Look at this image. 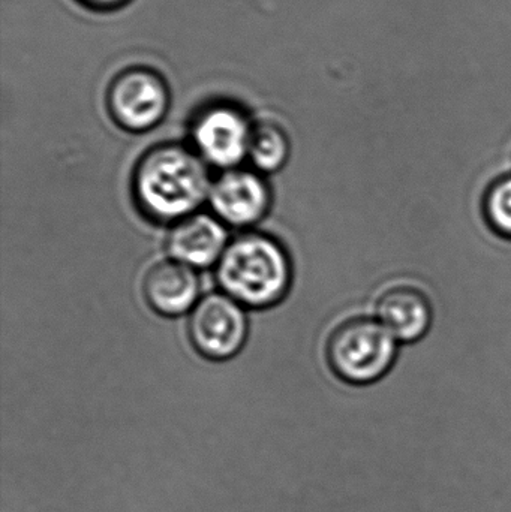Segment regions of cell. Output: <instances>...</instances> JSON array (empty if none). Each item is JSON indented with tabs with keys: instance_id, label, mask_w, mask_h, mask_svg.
I'll use <instances>...</instances> for the list:
<instances>
[{
	"instance_id": "obj_1",
	"label": "cell",
	"mask_w": 511,
	"mask_h": 512,
	"mask_svg": "<svg viewBox=\"0 0 511 512\" xmlns=\"http://www.w3.org/2000/svg\"><path fill=\"white\" fill-rule=\"evenodd\" d=\"M209 168L191 147L164 143L143 153L132 173V195L140 212L158 224H176L209 201Z\"/></svg>"
},
{
	"instance_id": "obj_2",
	"label": "cell",
	"mask_w": 511,
	"mask_h": 512,
	"mask_svg": "<svg viewBox=\"0 0 511 512\" xmlns=\"http://www.w3.org/2000/svg\"><path fill=\"white\" fill-rule=\"evenodd\" d=\"M219 288L245 309H269L281 303L293 283V262L279 240L246 231L228 243L216 264Z\"/></svg>"
},
{
	"instance_id": "obj_3",
	"label": "cell",
	"mask_w": 511,
	"mask_h": 512,
	"mask_svg": "<svg viewBox=\"0 0 511 512\" xmlns=\"http://www.w3.org/2000/svg\"><path fill=\"white\" fill-rule=\"evenodd\" d=\"M398 345V340L378 319H350L330 334L327 363L348 384H372L392 369Z\"/></svg>"
},
{
	"instance_id": "obj_4",
	"label": "cell",
	"mask_w": 511,
	"mask_h": 512,
	"mask_svg": "<svg viewBox=\"0 0 511 512\" xmlns=\"http://www.w3.org/2000/svg\"><path fill=\"white\" fill-rule=\"evenodd\" d=\"M248 334L245 307L222 291L204 295L189 313V342L206 360L236 357L246 345Z\"/></svg>"
},
{
	"instance_id": "obj_5",
	"label": "cell",
	"mask_w": 511,
	"mask_h": 512,
	"mask_svg": "<svg viewBox=\"0 0 511 512\" xmlns=\"http://www.w3.org/2000/svg\"><path fill=\"white\" fill-rule=\"evenodd\" d=\"M111 119L119 128L132 134L152 131L170 110V89L162 75L149 68L120 72L107 92Z\"/></svg>"
},
{
	"instance_id": "obj_6",
	"label": "cell",
	"mask_w": 511,
	"mask_h": 512,
	"mask_svg": "<svg viewBox=\"0 0 511 512\" xmlns=\"http://www.w3.org/2000/svg\"><path fill=\"white\" fill-rule=\"evenodd\" d=\"M252 126L254 123L236 105H207L192 120V149L207 165L222 171L239 167L248 158Z\"/></svg>"
},
{
	"instance_id": "obj_7",
	"label": "cell",
	"mask_w": 511,
	"mask_h": 512,
	"mask_svg": "<svg viewBox=\"0 0 511 512\" xmlns=\"http://www.w3.org/2000/svg\"><path fill=\"white\" fill-rule=\"evenodd\" d=\"M209 204L213 215L234 228H251L272 207V189L263 174L246 168L224 170L212 183Z\"/></svg>"
},
{
	"instance_id": "obj_8",
	"label": "cell",
	"mask_w": 511,
	"mask_h": 512,
	"mask_svg": "<svg viewBox=\"0 0 511 512\" xmlns=\"http://www.w3.org/2000/svg\"><path fill=\"white\" fill-rule=\"evenodd\" d=\"M230 243L227 227L215 215L194 213L171 225L167 248L170 258L194 270L216 267Z\"/></svg>"
},
{
	"instance_id": "obj_9",
	"label": "cell",
	"mask_w": 511,
	"mask_h": 512,
	"mask_svg": "<svg viewBox=\"0 0 511 512\" xmlns=\"http://www.w3.org/2000/svg\"><path fill=\"white\" fill-rule=\"evenodd\" d=\"M147 306L165 318L191 313L200 300L197 270L173 258L155 262L141 283Z\"/></svg>"
},
{
	"instance_id": "obj_10",
	"label": "cell",
	"mask_w": 511,
	"mask_h": 512,
	"mask_svg": "<svg viewBox=\"0 0 511 512\" xmlns=\"http://www.w3.org/2000/svg\"><path fill=\"white\" fill-rule=\"evenodd\" d=\"M377 319L399 343H414L431 328V301L420 289L398 286L381 295Z\"/></svg>"
},
{
	"instance_id": "obj_11",
	"label": "cell",
	"mask_w": 511,
	"mask_h": 512,
	"mask_svg": "<svg viewBox=\"0 0 511 512\" xmlns=\"http://www.w3.org/2000/svg\"><path fill=\"white\" fill-rule=\"evenodd\" d=\"M291 155L290 137L279 123L260 120L252 126L248 159L254 170L261 174H273L288 164Z\"/></svg>"
},
{
	"instance_id": "obj_12",
	"label": "cell",
	"mask_w": 511,
	"mask_h": 512,
	"mask_svg": "<svg viewBox=\"0 0 511 512\" xmlns=\"http://www.w3.org/2000/svg\"><path fill=\"white\" fill-rule=\"evenodd\" d=\"M485 216L495 233L511 240V176L497 180L486 192Z\"/></svg>"
},
{
	"instance_id": "obj_13",
	"label": "cell",
	"mask_w": 511,
	"mask_h": 512,
	"mask_svg": "<svg viewBox=\"0 0 511 512\" xmlns=\"http://www.w3.org/2000/svg\"><path fill=\"white\" fill-rule=\"evenodd\" d=\"M80 2L89 6V8L107 11V9L119 8V6L125 5L129 0H80Z\"/></svg>"
}]
</instances>
